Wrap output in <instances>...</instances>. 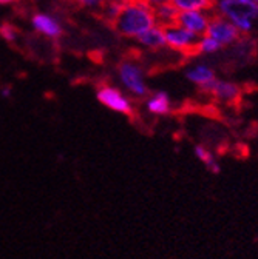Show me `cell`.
<instances>
[{"label":"cell","mask_w":258,"mask_h":259,"mask_svg":"<svg viewBox=\"0 0 258 259\" xmlns=\"http://www.w3.org/2000/svg\"><path fill=\"white\" fill-rule=\"evenodd\" d=\"M156 25L153 7L145 0H130L125 4L116 20L115 26L124 37L136 39L144 31Z\"/></svg>","instance_id":"6da1fadb"},{"label":"cell","mask_w":258,"mask_h":259,"mask_svg":"<svg viewBox=\"0 0 258 259\" xmlns=\"http://www.w3.org/2000/svg\"><path fill=\"white\" fill-rule=\"evenodd\" d=\"M166 45L172 50L184 53V54H198L200 53V39L198 34L184 29L179 25H170L164 28Z\"/></svg>","instance_id":"7a4b0ae2"},{"label":"cell","mask_w":258,"mask_h":259,"mask_svg":"<svg viewBox=\"0 0 258 259\" xmlns=\"http://www.w3.org/2000/svg\"><path fill=\"white\" fill-rule=\"evenodd\" d=\"M118 76H119V80L124 85V88L130 94H133L136 97H142L147 94L149 88L145 85L142 70L139 68L138 63L122 62L118 68Z\"/></svg>","instance_id":"3957f363"},{"label":"cell","mask_w":258,"mask_h":259,"mask_svg":"<svg viewBox=\"0 0 258 259\" xmlns=\"http://www.w3.org/2000/svg\"><path fill=\"white\" fill-rule=\"evenodd\" d=\"M99 104H102L105 108L116 111L119 114H127L130 116L133 113V105L132 101L128 99L127 94H124L119 88L113 85H102L99 87L98 93H96Z\"/></svg>","instance_id":"277c9868"},{"label":"cell","mask_w":258,"mask_h":259,"mask_svg":"<svg viewBox=\"0 0 258 259\" xmlns=\"http://www.w3.org/2000/svg\"><path fill=\"white\" fill-rule=\"evenodd\" d=\"M216 5L221 14L231 22L238 19L253 20L258 17V2L255 0H218Z\"/></svg>","instance_id":"5b68a950"},{"label":"cell","mask_w":258,"mask_h":259,"mask_svg":"<svg viewBox=\"0 0 258 259\" xmlns=\"http://www.w3.org/2000/svg\"><path fill=\"white\" fill-rule=\"evenodd\" d=\"M206 34L212 39H215L221 47L231 45L240 39L238 28L223 16H213L209 20V26Z\"/></svg>","instance_id":"8992f818"},{"label":"cell","mask_w":258,"mask_h":259,"mask_svg":"<svg viewBox=\"0 0 258 259\" xmlns=\"http://www.w3.org/2000/svg\"><path fill=\"white\" fill-rule=\"evenodd\" d=\"M201 91L210 94L215 101H219L223 104L235 105L241 101L243 97V88L234 82H226V80H212L209 85L203 87Z\"/></svg>","instance_id":"52a82bcc"},{"label":"cell","mask_w":258,"mask_h":259,"mask_svg":"<svg viewBox=\"0 0 258 259\" xmlns=\"http://www.w3.org/2000/svg\"><path fill=\"white\" fill-rule=\"evenodd\" d=\"M31 26L41 36L48 37V39H57L62 36V25L60 22L47 13H36L31 17Z\"/></svg>","instance_id":"ba28073f"},{"label":"cell","mask_w":258,"mask_h":259,"mask_svg":"<svg viewBox=\"0 0 258 259\" xmlns=\"http://www.w3.org/2000/svg\"><path fill=\"white\" fill-rule=\"evenodd\" d=\"M209 20L210 19L203 11H181V13H178L176 25L200 36V34H206Z\"/></svg>","instance_id":"9c48e42d"},{"label":"cell","mask_w":258,"mask_h":259,"mask_svg":"<svg viewBox=\"0 0 258 259\" xmlns=\"http://www.w3.org/2000/svg\"><path fill=\"white\" fill-rule=\"evenodd\" d=\"M136 40L149 50H159L166 45V34H164V28L159 25H153L147 31H144L142 34L136 37Z\"/></svg>","instance_id":"30bf717a"},{"label":"cell","mask_w":258,"mask_h":259,"mask_svg":"<svg viewBox=\"0 0 258 259\" xmlns=\"http://www.w3.org/2000/svg\"><path fill=\"white\" fill-rule=\"evenodd\" d=\"M147 110L152 114H156V116L169 114L170 110H172V102H170L169 94L164 93V91H158V93L152 94L147 99Z\"/></svg>","instance_id":"8fae6325"},{"label":"cell","mask_w":258,"mask_h":259,"mask_svg":"<svg viewBox=\"0 0 258 259\" xmlns=\"http://www.w3.org/2000/svg\"><path fill=\"white\" fill-rule=\"evenodd\" d=\"M153 11H155L156 25L163 26V28L170 26V25H175L176 23L178 13H179L170 2H164V4H159V5L153 7Z\"/></svg>","instance_id":"7c38bea8"},{"label":"cell","mask_w":258,"mask_h":259,"mask_svg":"<svg viewBox=\"0 0 258 259\" xmlns=\"http://www.w3.org/2000/svg\"><path fill=\"white\" fill-rule=\"evenodd\" d=\"M169 2L181 11H207L216 5V0H169Z\"/></svg>","instance_id":"4fadbf2b"},{"label":"cell","mask_w":258,"mask_h":259,"mask_svg":"<svg viewBox=\"0 0 258 259\" xmlns=\"http://www.w3.org/2000/svg\"><path fill=\"white\" fill-rule=\"evenodd\" d=\"M187 79L193 83H197L200 88H203L209 85L212 80H215V73L212 68L206 67V65H198V67L187 71Z\"/></svg>","instance_id":"5bb4252c"},{"label":"cell","mask_w":258,"mask_h":259,"mask_svg":"<svg viewBox=\"0 0 258 259\" xmlns=\"http://www.w3.org/2000/svg\"><path fill=\"white\" fill-rule=\"evenodd\" d=\"M195 156H197V157L203 162V164L207 167V170H209L210 173L218 175V173L221 171V168H219V165H218L216 159L213 157V153H212L210 150H207L206 147L197 145V147H195Z\"/></svg>","instance_id":"9a60e30c"},{"label":"cell","mask_w":258,"mask_h":259,"mask_svg":"<svg viewBox=\"0 0 258 259\" xmlns=\"http://www.w3.org/2000/svg\"><path fill=\"white\" fill-rule=\"evenodd\" d=\"M219 48H221V45L215 39L209 37L207 34H204V37L200 40V53L212 54V53H216Z\"/></svg>","instance_id":"2e32d148"},{"label":"cell","mask_w":258,"mask_h":259,"mask_svg":"<svg viewBox=\"0 0 258 259\" xmlns=\"http://www.w3.org/2000/svg\"><path fill=\"white\" fill-rule=\"evenodd\" d=\"M121 8H122V7H119V5H115V4H105V2H104L102 14H104V17H105L107 20L115 22V20H116V17H118V14H119V11H121Z\"/></svg>","instance_id":"e0dca14e"},{"label":"cell","mask_w":258,"mask_h":259,"mask_svg":"<svg viewBox=\"0 0 258 259\" xmlns=\"http://www.w3.org/2000/svg\"><path fill=\"white\" fill-rule=\"evenodd\" d=\"M0 34H2V37L5 40H8V42H14L17 39V31L11 25H2V26H0Z\"/></svg>","instance_id":"ac0fdd59"},{"label":"cell","mask_w":258,"mask_h":259,"mask_svg":"<svg viewBox=\"0 0 258 259\" xmlns=\"http://www.w3.org/2000/svg\"><path fill=\"white\" fill-rule=\"evenodd\" d=\"M78 2H81L82 5L91 8V7H98V5L104 4V0H78Z\"/></svg>","instance_id":"d6986e66"},{"label":"cell","mask_w":258,"mask_h":259,"mask_svg":"<svg viewBox=\"0 0 258 259\" xmlns=\"http://www.w3.org/2000/svg\"><path fill=\"white\" fill-rule=\"evenodd\" d=\"M105 4H115V5H119V7H124L125 4H128L130 0H104Z\"/></svg>","instance_id":"ffe728a7"},{"label":"cell","mask_w":258,"mask_h":259,"mask_svg":"<svg viewBox=\"0 0 258 259\" xmlns=\"http://www.w3.org/2000/svg\"><path fill=\"white\" fill-rule=\"evenodd\" d=\"M0 94H2V96L5 97V99H10V97H11V90H10L8 87H5V88L0 90Z\"/></svg>","instance_id":"44dd1931"},{"label":"cell","mask_w":258,"mask_h":259,"mask_svg":"<svg viewBox=\"0 0 258 259\" xmlns=\"http://www.w3.org/2000/svg\"><path fill=\"white\" fill-rule=\"evenodd\" d=\"M145 2H149L152 7H156L159 4H164V2H169V0H145Z\"/></svg>","instance_id":"7402d4cb"},{"label":"cell","mask_w":258,"mask_h":259,"mask_svg":"<svg viewBox=\"0 0 258 259\" xmlns=\"http://www.w3.org/2000/svg\"><path fill=\"white\" fill-rule=\"evenodd\" d=\"M13 2H14V0H0V5H10Z\"/></svg>","instance_id":"603a6c76"},{"label":"cell","mask_w":258,"mask_h":259,"mask_svg":"<svg viewBox=\"0 0 258 259\" xmlns=\"http://www.w3.org/2000/svg\"><path fill=\"white\" fill-rule=\"evenodd\" d=\"M255 2H258V0H255Z\"/></svg>","instance_id":"cb8c5ba5"}]
</instances>
